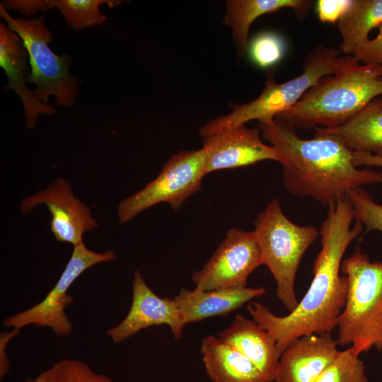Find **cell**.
<instances>
[{
  "instance_id": "obj_1",
  "label": "cell",
  "mask_w": 382,
  "mask_h": 382,
  "mask_svg": "<svg viewBox=\"0 0 382 382\" xmlns=\"http://www.w3.org/2000/svg\"><path fill=\"white\" fill-rule=\"evenodd\" d=\"M364 231L347 197L329 206L319 231L321 248L313 262V279L296 307L280 316L261 303L248 305L253 319L275 338L280 355L299 337L331 333L337 328L348 284L347 277L340 274L343 255Z\"/></svg>"
},
{
  "instance_id": "obj_2",
  "label": "cell",
  "mask_w": 382,
  "mask_h": 382,
  "mask_svg": "<svg viewBox=\"0 0 382 382\" xmlns=\"http://www.w3.org/2000/svg\"><path fill=\"white\" fill-rule=\"evenodd\" d=\"M258 127L282 157L284 185L292 195L328 207L352 189L382 183V171L355 166L353 151L332 135L316 132L313 138L302 139L274 120Z\"/></svg>"
},
{
  "instance_id": "obj_3",
  "label": "cell",
  "mask_w": 382,
  "mask_h": 382,
  "mask_svg": "<svg viewBox=\"0 0 382 382\" xmlns=\"http://www.w3.org/2000/svg\"><path fill=\"white\" fill-rule=\"evenodd\" d=\"M382 96V64H362L349 57L337 73L321 79L274 120L303 129L337 127Z\"/></svg>"
},
{
  "instance_id": "obj_4",
  "label": "cell",
  "mask_w": 382,
  "mask_h": 382,
  "mask_svg": "<svg viewBox=\"0 0 382 382\" xmlns=\"http://www.w3.org/2000/svg\"><path fill=\"white\" fill-rule=\"evenodd\" d=\"M347 278L344 308L339 316L337 341L358 354L382 350V261H371L359 248L341 264Z\"/></svg>"
},
{
  "instance_id": "obj_5",
  "label": "cell",
  "mask_w": 382,
  "mask_h": 382,
  "mask_svg": "<svg viewBox=\"0 0 382 382\" xmlns=\"http://www.w3.org/2000/svg\"><path fill=\"white\" fill-rule=\"evenodd\" d=\"M340 53L339 49L318 45L306 54L301 74L280 83L270 76L257 98L245 104L233 105L231 113L207 122L199 128L201 137L204 138L244 125L253 120L258 122L273 120L297 103L321 79L342 69L350 56L340 57Z\"/></svg>"
},
{
  "instance_id": "obj_6",
  "label": "cell",
  "mask_w": 382,
  "mask_h": 382,
  "mask_svg": "<svg viewBox=\"0 0 382 382\" xmlns=\"http://www.w3.org/2000/svg\"><path fill=\"white\" fill-rule=\"evenodd\" d=\"M265 265L276 283L279 300L289 311L298 305L295 291L301 260L319 230L314 226H299L284 214L279 202L272 199L255 221V230Z\"/></svg>"
},
{
  "instance_id": "obj_7",
  "label": "cell",
  "mask_w": 382,
  "mask_h": 382,
  "mask_svg": "<svg viewBox=\"0 0 382 382\" xmlns=\"http://www.w3.org/2000/svg\"><path fill=\"white\" fill-rule=\"evenodd\" d=\"M0 16L8 28L20 36L28 52L31 73L27 83L36 86L33 90L35 96L47 104L50 96H54L57 105L72 107L81 80L69 70L71 57L58 55L50 47L52 34L45 26V14L32 19L13 18L1 4Z\"/></svg>"
},
{
  "instance_id": "obj_8",
  "label": "cell",
  "mask_w": 382,
  "mask_h": 382,
  "mask_svg": "<svg viewBox=\"0 0 382 382\" xmlns=\"http://www.w3.org/2000/svg\"><path fill=\"white\" fill-rule=\"evenodd\" d=\"M207 150L181 151L163 166L158 176L143 189L123 199L117 207L119 223L130 221L143 211L159 203L175 211L202 188L205 173Z\"/></svg>"
},
{
  "instance_id": "obj_9",
  "label": "cell",
  "mask_w": 382,
  "mask_h": 382,
  "mask_svg": "<svg viewBox=\"0 0 382 382\" xmlns=\"http://www.w3.org/2000/svg\"><path fill=\"white\" fill-rule=\"evenodd\" d=\"M116 259L114 252L108 250L96 253L87 248L83 242L74 246L71 256L58 281L40 303L31 308L6 318V327L20 329L28 325L48 327L59 336L72 331V323L65 313V308L73 302L68 294L74 281L89 267L103 262Z\"/></svg>"
},
{
  "instance_id": "obj_10",
  "label": "cell",
  "mask_w": 382,
  "mask_h": 382,
  "mask_svg": "<svg viewBox=\"0 0 382 382\" xmlns=\"http://www.w3.org/2000/svg\"><path fill=\"white\" fill-rule=\"evenodd\" d=\"M262 265L254 230L231 228L202 269L192 274V281L204 291L245 287L250 274Z\"/></svg>"
},
{
  "instance_id": "obj_11",
  "label": "cell",
  "mask_w": 382,
  "mask_h": 382,
  "mask_svg": "<svg viewBox=\"0 0 382 382\" xmlns=\"http://www.w3.org/2000/svg\"><path fill=\"white\" fill-rule=\"evenodd\" d=\"M40 204H45L51 214L50 230L58 241L77 245L83 242L85 232L98 226L88 207L74 195L69 183L63 178L57 179L35 195L25 197L19 209L25 214Z\"/></svg>"
},
{
  "instance_id": "obj_12",
  "label": "cell",
  "mask_w": 382,
  "mask_h": 382,
  "mask_svg": "<svg viewBox=\"0 0 382 382\" xmlns=\"http://www.w3.org/2000/svg\"><path fill=\"white\" fill-rule=\"evenodd\" d=\"M168 325L175 339H180L186 325L175 299L161 298L146 284L136 270L132 279V299L125 318L106 333L115 343H120L140 330L153 325Z\"/></svg>"
},
{
  "instance_id": "obj_13",
  "label": "cell",
  "mask_w": 382,
  "mask_h": 382,
  "mask_svg": "<svg viewBox=\"0 0 382 382\" xmlns=\"http://www.w3.org/2000/svg\"><path fill=\"white\" fill-rule=\"evenodd\" d=\"M203 146L207 154L206 175L265 160L282 162L275 149L262 141L259 129L245 125L205 137Z\"/></svg>"
},
{
  "instance_id": "obj_14",
  "label": "cell",
  "mask_w": 382,
  "mask_h": 382,
  "mask_svg": "<svg viewBox=\"0 0 382 382\" xmlns=\"http://www.w3.org/2000/svg\"><path fill=\"white\" fill-rule=\"evenodd\" d=\"M337 339L331 333L304 335L280 356L276 382H316L337 357Z\"/></svg>"
},
{
  "instance_id": "obj_15",
  "label": "cell",
  "mask_w": 382,
  "mask_h": 382,
  "mask_svg": "<svg viewBox=\"0 0 382 382\" xmlns=\"http://www.w3.org/2000/svg\"><path fill=\"white\" fill-rule=\"evenodd\" d=\"M28 54L20 36L4 23H0V66L4 70L8 83L6 88L20 97L27 120L26 126L33 129L40 114L52 115L55 109L38 100L26 83L30 75L27 64Z\"/></svg>"
},
{
  "instance_id": "obj_16",
  "label": "cell",
  "mask_w": 382,
  "mask_h": 382,
  "mask_svg": "<svg viewBox=\"0 0 382 382\" xmlns=\"http://www.w3.org/2000/svg\"><path fill=\"white\" fill-rule=\"evenodd\" d=\"M218 337L250 360L267 382L274 381L281 355L274 336L256 321L238 313Z\"/></svg>"
},
{
  "instance_id": "obj_17",
  "label": "cell",
  "mask_w": 382,
  "mask_h": 382,
  "mask_svg": "<svg viewBox=\"0 0 382 382\" xmlns=\"http://www.w3.org/2000/svg\"><path fill=\"white\" fill-rule=\"evenodd\" d=\"M266 292L263 287H237L200 290L182 288L175 296L185 324L208 318L226 316Z\"/></svg>"
},
{
  "instance_id": "obj_18",
  "label": "cell",
  "mask_w": 382,
  "mask_h": 382,
  "mask_svg": "<svg viewBox=\"0 0 382 382\" xmlns=\"http://www.w3.org/2000/svg\"><path fill=\"white\" fill-rule=\"evenodd\" d=\"M201 353L212 382H267L250 360L219 337H204Z\"/></svg>"
},
{
  "instance_id": "obj_19",
  "label": "cell",
  "mask_w": 382,
  "mask_h": 382,
  "mask_svg": "<svg viewBox=\"0 0 382 382\" xmlns=\"http://www.w3.org/2000/svg\"><path fill=\"white\" fill-rule=\"evenodd\" d=\"M313 4L310 0H230L226 1L224 23L232 30L239 53H246L252 23L260 16L282 8H291L300 21L308 14Z\"/></svg>"
},
{
  "instance_id": "obj_20",
  "label": "cell",
  "mask_w": 382,
  "mask_h": 382,
  "mask_svg": "<svg viewBox=\"0 0 382 382\" xmlns=\"http://www.w3.org/2000/svg\"><path fill=\"white\" fill-rule=\"evenodd\" d=\"M315 129L335 137L352 151L382 156V106L375 100L337 127Z\"/></svg>"
},
{
  "instance_id": "obj_21",
  "label": "cell",
  "mask_w": 382,
  "mask_h": 382,
  "mask_svg": "<svg viewBox=\"0 0 382 382\" xmlns=\"http://www.w3.org/2000/svg\"><path fill=\"white\" fill-rule=\"evenodd\" d=\"M382 23V0H352L338 21L339 50L353 57L370 40V32Z\"/></svg>"
},
{
  "instance_id": "obj_22",
  "label": "cell",
  "mask_w": 382,
  "mask_h": 382,
  "mask_svg": "<svg viewBox=\"0 0 382 382\" xmlns=\"http://www.w3.org/2000/svg\"><path fill=\"white\" fill-rule=\"evenodd\" d=\"M122 3L115 0H52L46 1L47 8H57L66 23L75 30L104 23L107 17L99 10L106 4L112 8Z\"/></svg>"
},
{
  "instance_id": "obj_23",
  "label": "cell",
  "mask_w": 382,
  "mask_h": 382,
  "mask_svg": "<svg viewBox=\"0 0 382 382\" xmlns=\"http://www.w3.org/2000/svg\"><path fill=\"white\" fill-rule=\"evenodd\" d=\"M286 45L284 37L271 30L257 33L248 42L246 53L255 66L270 69L277 65L284 57Z\"/></svg>"
},
{
  "instance_id": "obj_24",
  "label": "cell",
  "mask_w": 382,
  "mask_h": 382,
  "mask_svg": "<svg viewBox=\"0 0 382 382\" xmlns=\"http://www.w3.org/2000/svg\"><path fill=\"white\" fill-rule=\"evenodd\" d=\"M36 382H113L104 374L95 372L88 364L65 359L40 374Z\"/></svg>"
},
{
  "instance_id": "obj_25",
  "label": "cell",
  "mask_w": 382,
  "mask_h": 382,
  "mask_svg": "<svg viewBox=\"0 0 382 382\" xmlns=\"http://www.w3.org/2000/svg\"><path fill=\"white\" fill-rule=\"evenodd\" d=\"M316 382H367L364 362L350 347L339 351Z\"/></svg>"
},
{
  "instance_id": "obj_26",
  "label": "cell",
  "mask_w": 382,
  "mask_h": 382,
  "mask_svg": "<svg viewBox=\"0 0 382 382\" xmlns=\"http://www.w3.org/2000/svg\"><path fill=\"white\" fill-rule=\"evenodd\" d=\"M347 197L353 207L355 220L364 227V233L377 231L382 234V204L363 187L349 190Z\"/></svg>"
},
{
  "instance_id": "obj_27",
  "label": "cell",
  "mask_w": 382,
  "mask_h": 382,
  "mask_svg": "<svg viewBox=\"0 0 382 382\" xmlns=\"http://www.w3.org/2000/svg\"><path fill=\"white\" fill-rule=\"evenodd\" d=\"M377 35L370 39L353 57L360 64H382V23L377 28Z\"/></svg>"
},
{
  "instance_id": "obj_28",
  "label": "cell",
  "mask_w": 382,
  "mask_h": 382,
  "mask_svg": "<svg viewBox=\"0 0 382 382\" xmlns=\"http://www.w3.org/2000/svg\"><path fill=\"white\" fill-rule=\"evenodd\" d=\"M352 3V0H318L316 12L323 23L338 21Z\"/></svg>"
},
{
  "instance_id": "obj_29",
  "label": "cell",
  "mask_w": 382,
  "mask_h": 382,
  "mask_svg": "<svg viewBox=\"0 0 382 382\" xmlns=\"http://www.w3.org/2000/svg\"><path fill=\"white\" fill-rule=\"evenodd\" d=\"M1 4L7 9L18 10L28 16L47 9L46 1H4Z\"/></svg>"
},
{
  "instance_id": "obj_30",
  "label": "cell",
  "mask_w": 382,
  "mask_h": 382,
  "mask_svg": "<svg viewBox=\"0 0 382 382\" xmlns=\"http://www.w3.org/2000/svg\"><path fill=\"white\" fill-rule=\"evenodd\" d=\"M20 332V329L13 328L11 331L3 332L0 337V378L7 374L10 369V364L6 354L8 342Z\"/></svg>"
},
{
  "instance_id": "obj_31",
  "label": "cell",
  "mask_w": 382,
  "mask_h": 382,
  "mask_svg": "<svg viewBox=\"0 0 382 382\" xmlns=\"http://www.w3.org/2000/svg\"><path fill=\"white\" fill-rule=\"evenodd\" d=\"M352 161L355 166L381 167L382 156H377L365 152L353 151Z\"/></svg>"
},
{
  "instance_id": "obj_32",
  "label": "cell",
  "mask_w": 382,
  "mask_h": 382,
  "mask_svg": "<svg viewBox=\"0 0 382 382\" xmlns=\"http://www.w3.org/2000/svg\"><path fill=\"white\" fill-rule=\"evenodd\" d=\"M374 100L382 106V96L375 99Z\"/></svg>"
},
{
  "instance_id": "obj_33",
  "label": "cell",
  "mask_w": 382,
  "mask_h": 382,
  "mask_svg": "<svg viewBox=\"0 0 382 382\" xmlns=\"http://www.w3.org/2000/svg\"><path fill=\"white\" fill-rule=\"evenodd\" d=\"M25 382H36L35 379L34 378H28Z\"/></svg>"
}]
</instances>
